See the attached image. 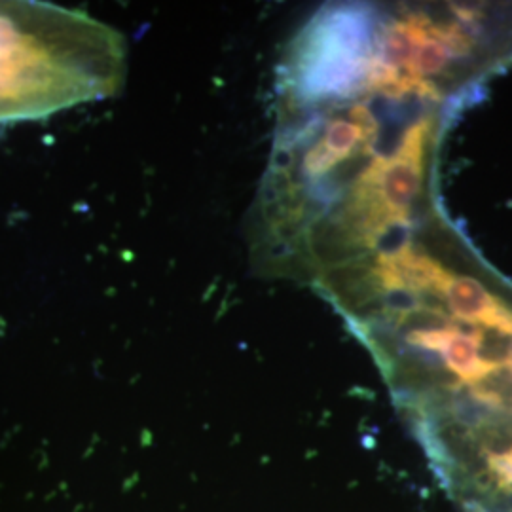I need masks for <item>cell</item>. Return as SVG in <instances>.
I'll return each instance as SVG.
<instances>
[{"label":"cell","instance_id":"cell-2","mask_svg":"<svg viewBox=\"0 0 512 512\" xmlns=\"http://www.w3.org/2000/svg\"><path fill=\"white\" fill-rule=\"evenodd\" d=\"M404 412L461 511L512 512V408L444 397Z\"/></svg>","mask_w":512,"mask_h":512},{"label":"cell","instance_id":"cell-3","mask_svg":"<svg viewBox=\"0 0 512 512\" xmlns=\"http://www.w3.org/2000/svg\"><path fill=\"white\" fill-rule=\"evenodd\" d=\"M433 294L458 323L512 340L511 306L475 277L442 268Z\"/></svg>","mask_w":512,"mask_h":512},{"label":"cell","instance_id":"cell-1","mask_svg":"<svg viewBox=\"0 0 512 512\" xmlns=\"http://www.w3.org/2000/svg\"><path fill=\"white\" fill-rule=\"evenodd\" d=\"M126 42L80 10L0 2V124L105 99L126 80Z\"/></svg>","mask_w":512,"mask_h":512}]
</instances>
